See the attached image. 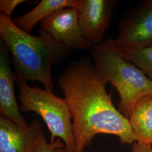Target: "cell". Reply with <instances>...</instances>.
<instances>
[{
	"instance_id": "obj_1",
	"label": "cell",
	"mask_w": 152,
	"mask_h": 152,
	"mask_svg": "<svg viewBox=\"0 0 152 152\" xmlns=\"http://www.w3.org/2000/svg\"><path fill=\"white\" fill-rule=\"evenodd\" d=\"M58 83L71 110L75 152H85L99 134L117 136L124 145L137 141L89 57L73 61L58 77Z\"/></svg>"
},
{
	"instance_id": "obj_2",
	"label": "cell",
	"mask_w": 152,
	"mask_h": 152,
	"mask_svg": "<svg viewBox=\"0 0 152 152\" xmlns=\"http://www.w3.org/2000/svg\"><path fill=\"white\" fill-rule=\"evenodd\" d=\"M33 36L15 24L11 17L0 15V36L11 55L15 75L24 81L41 82L53 91L51 68L65 59L71 50L39 29Z\"/></svg>"
},
{
	"instance_id": "obj_3",
	"label": "cell",
	"mask_w": 152,
	"mask_h": 152,
	"mask_svg": "<svg viewBox=\"0 0 152 152\" xmlns=\"http://www.w3.org/2000/svg\"><path fill=\"white\" fill-rule=\"evenodd\" d=\"M94 64L105 83L110 82L120 95L118 110L129 118L133 105L141 96L152 94V82L142 71L126 60L109 38L90 49Z\"/></svg>"
},
{
	"instance_id": "obj_4",
	"label": "cell",
	"mask_w": 152,
	"mask_h": 152,
	"mask_svg": "<svg viewBox=\"0 0 152 152\" xmlns=\"http://www.w3.org/2000/svg\"><path fill=\"white\" fill-rule=\"evenodd\" d=\"M15 78L21 112H33L39 115L50 132V141L60 139L66 152H75L72 117L65 98L55 96L48 88L29 86L16 75Z\"/></svg>"
},
{
	"instance_id": "obj_5",
	"label": "cell",
	"mask_w": 152,
	"mask_h": 152,
	"mask_svg": "<svg viewBox=\"0 0 152 152\" xmlns=\"http://www.w3.org/2000/svg\"><path fill=\"white\" fill-rule=\"evenodd\" d=\"M113 44L117 50L152 46V0H145L125 12Z\"/></svg>"
},
{
	"instance_id": "obj_6",
	"label": "cell",
	"mask_w": 152,
	"mask_h": 152,
	"mask_svg": "<svg viewBox=\"0 0 152 152\" xmlns=\"http://www.w3.org/2000/svg\"><path fill=\"white\" fill-rule=\"evenodd\" d=\"M41 29L70 50H88L92 45L81 32L78 12L67 7L55 11L39 23Z\"/></svg>"
},
{
	"instance_id": "obj_7",
	"label": "cell",
	"mask_w": 152,
	"mask_h": 152,
	"mask_svg": "<svg viewBox=\"0 0 152 152\" xmlns=\"http://www.w3.org/2000/svg\"><path fill=\"white\" fill-rule=\"evenodd\" d=\"M118 1L80 0L76 8L83 36L93 45L103 42L112 12Z\"/></svg>"
},
{
	"instance_id": "obj_8",
	"label": "cell",
	"mask_w": 152,
	"mask_h": 152,
	"mask_svg": "<svg viewBox=\"0 0 152 152\" xmlns=\"http://www.w3.org/2000/svg\"><path fill=\"white\" fill-rule=\"evenodd\" d=\"M10 52L3 40L0 39V112L1 115L17 125L28 127L22 115L14 94L15 73L11 70Z\"/></svg>"
},
{
	"instance_id": "obj_9",
	"label": "cell",
	"mask_w": 152,
	"mask_h": 152,
	"mask_svg": "<svg viewBox=\"0 0 152 152\" xmlns=\"http://www.w3.org/2000/svg\"><path fill=\"white\" fill-rule=\"evenodd\" d=\"M43 132L42 125L37 120H33L26 127L1 115L0 152H34Z\"/></svg>"
},
{
	"instance_id": "obj_10",
	"label": "cell",
	"mask_w": 152,
	"mask_h": 152,
	"mask_svg": "<svg viewBox=\"0 0 152 152\" xmlns=\"http://www.w3.org/2000/svg\"><path fill=\"white\" fill-rule=\"evenodd\" d=\"M137 142L152 145V94L139 98L128 118Z\"/></svg>"
},
{
	"instance_id": "obj_11",
	"label": "cell",
	"mask_w": 152,
	"mask_h": 152,
	"mask_svg": "<svg viewBox=\"0 0 152 152\" xmlns=\"http://www.w3.org/2000/svg\"><path fill=\"white\" fill-rule=\"evenodd\" d=\"M80 0H42L32 10L14 19V23L23 31L31 34L33 28L42 20L60 9H76Z\"/></svg>"
},
{
	"instance_id": "obj_12",
	"label": "cell",
	"mask_w": 152,
	"mask_h": 152,
	"mask_svg": "<svg viewBox=\"0 0 152 152\" xmlns=\"http://www.w3.org/2000/svg\"><path fill=\"white\" fill-rule=\"evenodd\" d=\"M117 50L125 59L136 65L152 82V46L142 49Z\"/></svg>"
},
{
	"instance_id": "obj_13",
	"label": "cell",
	"mask_w": 152,
	"mask_h": 152,
	"mask_svg": "<svg viewBox=\"0 0 152 152\" xmlns=\"http://www.w3.org/2000/svg\"><path fill=\"white\" fill-rule=\"evenodd\" d=\"M59 148H65V144L60 139H56L54 142H48L43 132L38 139L34 152H54Z\"/></svg>"
},
{
	"instance_id": "obj_14",
	"label": "cell",
	"mask_w": 152,
	"mask_h": 152,
	"mask_svg": "<svg viewBox=\"0 0 152 152\" xmlns=\"http://www.w3.org/2000/svg\"><path fill=\"white\" fill-rule=\"evenodd\" d=\"M26 1V0H1V14L5 15L6 16L11 17L12 11H14L16 6Z\"/></svg>"
},
{
	"instance_id": "obj_15",
	"label": "cell",
	"mask_w": 152,
	"mask_h": 152,
	"mask_svg": "<svg viewBox=\"0 0 152 152\" xmlns=\"http://www.w3.org/2000/svg\"><path fill=\"white\" fill-rule=\"evenodd\" d=\"M131 152H152V145L142 144L135 142L132 144Z\"/></svg>"
},
{
	"instance_id": "obj_16",
	"label": "cell",
	"mask_w": 152,
	"mask_h": 152,
	"mask_svg": "<svg viewBox=\"0 0 152 152\" xmlns=\"http://www.w3.org/2000/svg\"><path fill=\"white\" fill-rule=\"evenodd\" d=\"M54 152H67L65 151L64 148H59L58 149H56ZM98 152H107L105 151H100Z\"/></svg>"
},
{
	"instance_id": "obj_17",
	"label": "cell",
	"mask_w": 152,
	"mask_h": 152,
	"mask_svg": "<svg viewBox=\"0 0 152 152\" xmlns=\"http://www.w3.org/2000/svg\"></svg>"
}]
</instances>
